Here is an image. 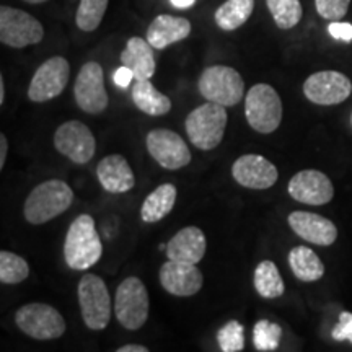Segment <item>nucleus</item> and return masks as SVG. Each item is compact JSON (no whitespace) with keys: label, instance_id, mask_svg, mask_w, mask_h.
Returning <instances> with one entry per match:
<instances>
[{"label":"nucleus","instance_id":"nucleus-1","mask_svg":"<svg viewBox=\"0 0 352 352\" xmlns=\"http://www.w3.org/2000/svg\"><path fill=\"white\" fill-rule=\"evenodd\" d=\"M103 254V245L91 215L80 214L70 223L64 241V258L74 271L94 267Z\"/></svg>","mask_w":352,"mask_h":352},{"label":"nucleus","instance_id":"nucleus-2","mask_svg":"<svg viewBox=\"0 0 352 352\" xmlns=\"http://www.w3.org/2000/svg\"><path fill=\"white\" fill-rule=\"evenodd\" d=\"M74 201V191L63 179H47L30 192L23 206V215L33 226L50 222L64 214Z\"/></svg>","mask_w":352,"mask_h":352},{"label":"nucleus","instance_id":"nucleus-3","mask_svg":"<svg viewBox=\"0 0 352 352\" xmlns=\"http://www.w3.org/2000/svg\"><path fill=\"white\" fill-rule=\"evenodd\" d=\"M227 122L228 114L226 107L208 101L188 114L186 134L195 147L201 151H212L222 142Z\"/></svg>","mask_w":352,"mask_h":352},{"label":"nucleus","instance_id":"nucleus-4","mask_svg":"<svg viewBox=\"0 0 352 352\" xmlns=\"http://www.w3.org/2000/svg\"><path fill=\"white\" fill-rule=\"evenodd\" d=\"M245 116L259 134H271L283 121V101L274 87L256 83L245 98Z\"/></svg>","mask_w":352,"mask_h":352},{"label":"nucleus","instance_id":"nucleus-5","mask_svg":"<svg viewBox=\"0 0 352 352\" xmlns=\"http://www.w3.org/2000/svg\"><path fill=\"white\" fill-rule=\"evenodd\" d=\"M151 311L148 292L139 277H127L118 285L114 315L126 329L135 331L145 324Z\"/></svg>","mask_w":352,"mask_h":352},{"label":"nucleus","instance_id":"nucleus-6","mask_svg":"<svg viewBox=\"0 0 352 352\" xmlns=\"http://www.w3.org/2000/svg\"><path fill=\"white\" fill-rule=\"evenodd\" d=\"M78 305L83 323L100 331L108 327L111 318V297L104 280L96 274H85L78 283Z\"/></svg>","mask_w":352,"mask_h":352},{"label":"nucleus","instance_id":"nucleus-7","mask_svg":"<svg viewBox=\"0 0 352 352\" xmlns=\"http://www.w3.org/2000/svg\"><path fill=\"white\" fill-rule=\"evenodd\" d=\"M199 91L208 101L235 107L245 94L243 78L233 67L228 65H210L202 70L199 77Z\"/></svg>","mask_w":352,"mask_h":352},{"label":"nucleus","instance_id":"nucleus-8","mask_svg":"<svg viewBox=\"0 0 352 352\" xmlns=\"http://www.w3.org/2000/svg\"><path fill=\"white\" fill-rule=\"evenodd\" d=\"M15 323L26 336L38 341L57 340L65 333V320L47 303H26L15 314Z\"/></svg>","mask_w":352,"mask_h":352},{"label":"nucleus","instance_id":"nucleus-9","mask_svg":"<svg viewBox=\"0 0 352 352\" xmlns=\"http://www.w3.org/2000/svg\"><path fill=\"white\" fill-rule=\"evenodd\" d=\"M44 28L41 21L20 8L2 6L0 7V43L8 47L33 46L41 43Z\"/></svg>","mask_w":352,"mask_h":352},{"label":"nucleus","instance_id":"nucleus-10","mask_svg":"<svg viewBox=\"0 0 352 352\" xmlns=\"http://www.w3.org/2000/svg\"><path fill=\"white\" fill-rule=\"evenodd\" d=\"M70 78V65L65 57L54 56L34 72L28 87V98L34 103L54 100L64 91Z\"/></svg>","mask_w":352,"mask_h":352},{"label":"nucleus","instance_id":"nucleus-11","mask_svg":"<svg viewBox=\"0 0 352 352\" xmlns=\"http://www.w3.org/2000/svg\"><path fill=\"white\" fill-rule=\"evenodd\" d=\"M54 147L67 157L72 164H88L95 155L96 140L90 127L82 121H67L57 127L54 134Z\"/></svg>","mask_w":352,"mask_h":352},{"label":"nucleus","instance_id":"nucleus-12","mask_svg":"<svg viewBox=\"0 0 352 352\" xmlns=\"http://www.w3.org/2000/svg\"><path fill=\"white\" fill-rule=\"evenodd\" d=\"M352 94V82L338 70H321L311 74L303 83V95L320 107H334Z\"/></svg>","mask_w":352,"mask_h":352},{"label":"nucleus","instance_id":"nucleus-13","mask_svg":"<svg viewBox=\"0 0 352 352\" xmlns=\"http://www.w3.org/2000/svg\"><path fill=\"white\" fill-rule=\"evenodd\" d=\"M74 95L78 108L88 114H98L108 108L109 98L104 88L103 67L95 60L83 64L76 78Z\"/></svg>","mask_w":352,"mask_h":352},{"label":"nucleus","instance_id":"nucleus-14","mask_svg":"<svg viewBox=\"0 0 352 352\" xmlns=\"http://www.w3.org/2000/svg\"><path fill=\"white\" fill-rule=\"evenodd\" d=\"M147 151L158 165L166 170L184 168L191 162V152L183 138L170 129H153L145 139Z\"/></svg>","mask_w":352,"mask_h":352},{"label":"nucleus","instance_id":"nucleus-15","mask_svg":"<svg viewBox=\"0 0 352 352\" xmlns=\"http://www.w3.org/2000/svg\"><path fill=\"white\" fill-rule=\"evenodd\" d=\"M287 189L292 199L308 206H324L334 197L331 179L318 170L298 171L290 178Z\"/></svg>","mask_w":352,"mask_h":352},{"label":"nucleus","instance_id":"nucleus-16","mask_svg":"<svg viewBox=\"0 0 352 352\" xmlns=\"http://www.w3.org/2000/svg\"><path fill=\"white\" fill-rule=\"evenodd\" d=\"M232 176L236 183L248 189H267L274 186L279 173L276 165L256 153H246L236 158L232 166Z\"/></svg>","mask_w":352,"mask_h":352},{"label":"nucleus","instance_id":"nucleus-17","mask_svg":"<svg viewBox=\"0 0 352 352\" xmlns=\"http://www.w3.org/2000/svg\"><path fill=\"white\" fill-rule=\"evenodd\" d=\"M160 284L171 296L192 297L202 289L204 277L196 264L168 259L160 267Z\"/></svg>","mask_w":352,"mask_h":352},{"label":"nucleus","instance_id":"nucleus-18","mask_svg":"<svg viewBox=\"0 0 352 352\" xmlns=\"http://www.w3.org/2000/svg\"><path fill=\"white\" fill-rule=\"evenodd\" d=\"M290 228L297 233L300 239L310 241L314 245L329 246L338 239V228L331 220L320 214L296 210L287 219Z\"/></svg>","mask_w":352,"mask_h":352},{"label":"nucleus","instance_id":"nucleus-19","mask_svg":"<svg viewBox=\"0 0 352 352\" xmlns=\"http://www.w3.org/2000/svg\"><path fill=\"white\" fill-rule=\"evenodd\" d=\"M208 248L204 232L199 227H184L166 243V256L171 261L197 264L202 261Z\"/></svg>","mask_w":352,"mask_h":352},{"label":"nucleus","instance_id":"nucleus-20","mask_svg":"<svg viewBox=\"0 0 352 352\" xmlns=\"http://www.w3.org/2000/svg\"><path fill=\"white\" fill-rule=\"evenodd\" d=\"M96 176L101 188L111 195H121L134 188L135 178L129 162L120 153L104 157L96 166Z\"/></svg>","mask_w":352,"mask_h":352},{"label":"nucleus","instance_id":"nucleus-21","mask_svg":"<svg viewBox=\"0 0 352 352\" xmlns=\"http://www.w3.org/2000/svg\"><path fill=\"white\" fill-rule=\"evenodd\" d=\"M191 21L183 16L158 15L147 30V41L153 50H165L191 34Z\"/></svg>","mask_w":352,"mask_h":352},{"label":"nucleus","instance_id":"nucleus-22","mask_svg":"<svg viewBox=\"0 0 352 352\" xmlns=\"http://www.w3.org/2000/svg\"><path fill=\"white\" fill-rule=\"evenodd\" d=\"M152 50L153 47L147 39L134 36L129 38L124 51L121 52L122 65L132 70L135 80H151L155 74L157 64Z\"/></svg>","mask_w":352,"mask_h":352},{"label":"nucleus","instance_id":"nucleus-23","mask_svg":"<svg viewBox=\"0 0 352 352\" xmlns=\"http://www.w3.org/2000/svg\"><path fill=\"white\" fill-rule=\"evenodd\" d=\"M289 266L302 283H316L324 276V264L308 246H296L289 253Z\"/></svg>","mask_w":352,"mask_h":352},{"label":"nucleus","instance_id":"nucleus-24","mask_svg":"<svg viewBox=\"0 0 352 352\" xmlns=\"http://www.w3.org/2000/svg\"><path fill=\"white\" fill-rule=\"evenodd\" d=\"M176 196H178V191H176L175 184H160L145 197L142 209H140V217L147 223H155L166 217L175 208Z\"/></svg>","mask_w":352,"mask_h":352},{"label":"nucleus","instance_id":"nucleus-25","mask_svg":"<svg viewBox=\"0 0 352 352\" xmlns=\"http://www.w3.org/2000/svg\"><path fill=\"white\" fill-rule=\"evenodd\" d=\"M132 101L138 109L151 116H164L171 109V100L158 91L151 80H135L132 85Z\"/></svg>","mask_w":352,"mask_h":352},{"label":"nucleus","instance_id":"nucleus-26","mask_svg":"<svg viewBox=\"0 0 352 352\" xmlns=\"http://www.w3.org/2000/svg\"><path fill=\"white\" fill-rule=\"evenodd\" d=\"M254 10V0H227L215 10V25L223 32H235L248 21Z\"/></svg>","mask_w":352,"mask_h":352},{"label":"nucleus","instance_id":"nucleus-27","mask_svg":"<svg viewBox=\"0 0 352 352\" xmlns=\"http://www.w3.org/2000/svg\"><path fill=\"white\" fill-rule=\"evenodd\" d=\"M254 289L263 298H277L284 294L283 277L270 259H264L254 270Z\"/></svg>","mask_w":352,"mask_h":352},{"label":"nucleus","instance_id":"nucleus-28","mask_svg":"<svg viewBox=\"0 0 352 352\" xmlns=\"http://www.w3.org/2000/svg\"><path fill=\"white\" fill-rule=\"evenodd\" d=\"M266 3L280 30H292L300 23L303 16L300 0H266Z\"/></svg>","mask_w":352,"mask_h":352},{"label":"nucleus","instance_id":"nucleus-29","mask_svg":"<svg viewBox=\"0 0 352 352\" xmlns=\"http://www.w3.org/2000/svg\"><path fill=\"white\" fill-rule=\"evenodd\" d=\"M109 0H80L76 13V23L82 32H95L103 21Z\"/></svg>","mask_w":352,"mask_h":352},{"label":"nucleus","instance_id":"nucleus-30","mask_svg":"<svg viewBox=\"0 0 352 352\" xmlns=\"http://www.w3.org/2000/svg\"><path fill=\"white\" fill-rule=\"evenodd\" d=\"M30 276V266L23 258L12 252H0V283L20 284Z\"/></svg>","mask_w":352,"mask_h":352},{"label":"nucleus","instance_id":"nucleus-31","mask_svg":"<svg viewBox=\"0 0 352 352\" xmlns=\"http://www.w3.org/2000/svg\"><path fill=\"white\" fill-rule=\"evenodd\" d=\"M283 329L277 323L267 320H259L253 328V342L258 351H276L279 347Z\"/></svg>","mask_w":352,"mask_h":352},{"label":"nucleus","instance_id":"nucleus-32","mask_svg":"<svg viewBox=\"0 0 352 352\" xmlns=\"http://www.w3.org/2000/svg\"><path fill=\"white\" fill-rule=\"evenodd\" d=\"M217 342L220 351L240 352L245 349V328L236 320H230L223 324L217 333Z\"/></svg>","mask_w":352,"mask_h":352},{"label":"nucleus","instance_id":"nucleus-33","mask_svg":"<svg viewBox=\"0 0 352 352\" xmlns=\"http://www.w3.org/2000/svg\"><path fill=\"white\" fill-rule=\"evenodd\" d=\"M351 0H315L316 12L321 19L340 21L347 15Z\"/></svg>","mask_w":352,"mask_h":352},{"label":"nucleus","instance_id":"nucleus-34","mask_svg":"<svg viewBox=\"0 0 352 352\" xmlns=\"http://www.w3.org/2000/svg\"><path fill=\"white\" fill-rule=\"evenodd\" d=\"M331 336L334 341H349L352 344V314L342 311L340 315V323L333 328Z\"/></svg>","mask_w":352,"mask_h":352},{"label":"nucleus","instance_id":"nucleus-35","mask_svg":"<svg viewBox=\"0 0 352 352\" xmlns=\"http://www.w3.org/2000/svg\"><path fill=\"white\" fill-rule=\"evenodd\" d=\"M328 32L338 41L351 43L352 41V25L344 21H331L328 26Z\"/></svg>","mask_w":352,"mask_h":352},{"label":"nucleus","instance_id":"nucleus-36","mask_svg":"<svg viewBox=\"0 0 352 352\" xmlns=\"http://www.w3.org/2000/svg\"><path fill=\"white\" fill-rule=\"evenodd\" d=\"M113 80H114V83H116V87L127 88L131 85L132 80H135V77H134V74H132V70L129 67H126V65H121V67L116 69V72H114Z\"/></svg>","mask_w":352,"mask_h":352},{"label":"nucleus","instance_id":"nucleus-37","mask_svg":"<svg viewBox=\"0 0 352 352\" xmlns=\"http://www.w3.org/2000/svg\"><path fill=\"white\" fill-rule=\"evenodd\" d=\"M7 151H8V142H7L6 134H0V170L6 166Z\"/></svg>","mask_w":352,"mask_h":352},{"label":"nucleus","instance_id":"nucleus-38","mask_svg":"<svg viewBox=\"0 0 352 352\" xmlns=\"http://www.w3.org/2000/svg\"><path fill=\"white\" fill-rule=\"evenodd\" d=\"M118 352H148V349L145 346H140V344H127V346L120 347Z\"/></svg>","mask_w":352,"mask_h":352},{"label":"nucleus","instance_id":"nucleus-39","mask_svg":"<svg viewBox=\"0 0 352 352\" xmlns=\"http://www.w3.org/2000/svg\"><path fill=\"white\" fill-rule=\"evenodd\" d=\"M170 2L175 8H182V10H184V8H189V7L195 6L196 0H170Z\"/></svg>","mask_w":352,"mask_h":352},{"label":"nucleus","instance_id":"nucleus-40","mask_svg":"<svg viewBox=\"0 0 352 352\" xmlns=\"http://www.w3.org/2000/svg\"><path fill=\"white\" fill-rule=\"evenodd\" d=\"M6 101V82H3V77L0 76V104H3Z\"/></svg>","mask_w":352,"mask_h":352},{"label":"nucleus","instance_id":"nucleus-41","mask_svg":"<svg viewBox=\"0 0 352 352\" xmlns=\"http://www.w3.org/2000/svg\"><path fill=\"white\" fill-rule=\"evenodd\" d=\"M26 3H33V6H38V3H44L47 2V0H23Z\"/></svg>","mask_w":352,"mask_h":352},{"label":"nucleus","instance_id":"nucleus-42","mask_svg":"<svg viewBox=\"0 0 352 352\" xmlns=\"http://www.w3.org/2000/svg\"><path fill=\"white\" fill-rule=\"evenodd\" d=\"M351 124H352V114H351Z\"/></svg>","mask_w":352,"mask_h":352}]
</instances>
